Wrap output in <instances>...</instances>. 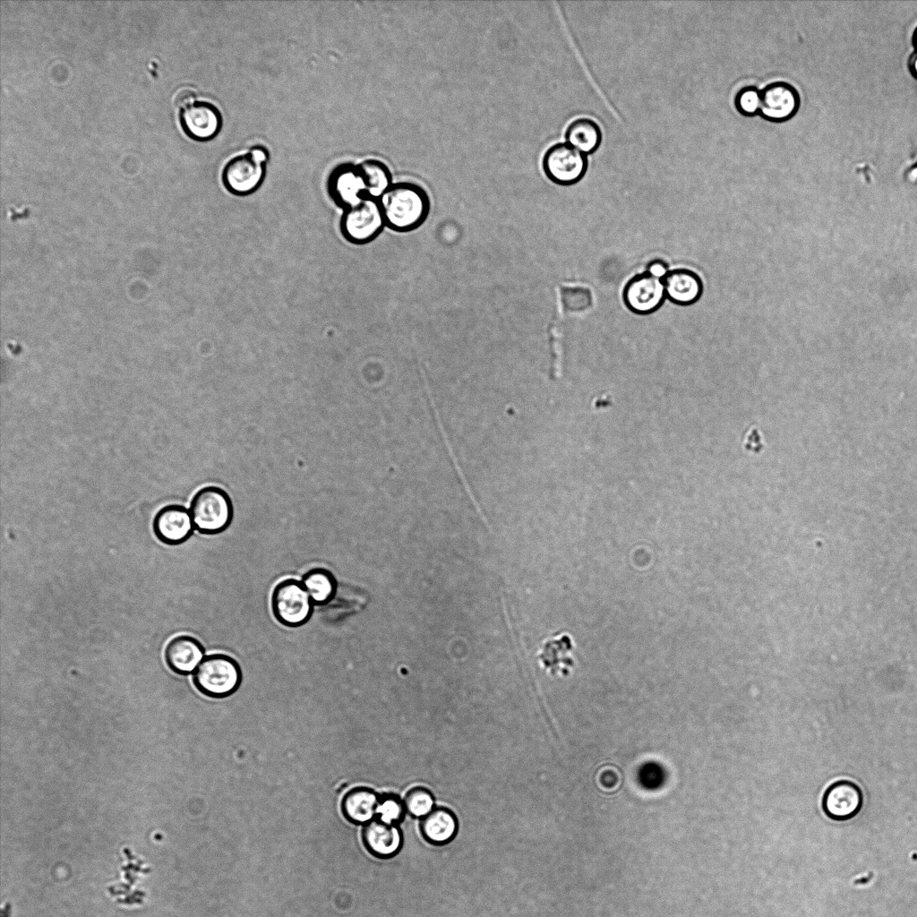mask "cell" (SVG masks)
Wrapping results in <instances>:
<instances>
[{"label":"cell","mask_w":917,"mask_h":917,"mask_svg":"<svg viewBox=\"0 0 917 917\" xmlns=\"http://www.w3.org/2000/svg\"><path fill=\"white\" fill-rule=\"evenodd\" d=\"M666 298L663 279L645 272L633 277L623 290L626 306L638 314H648L657 310Z\"/></svg>","instance_id":"cell-11"},{"label":"cell","mask_w":917,"mask_h":917,"mask_svg":"<svg viewBox=\"0 0 917 917\" xmlns=\"http://www.w3.org/2000/svg\"><path fill=\"white\" fill-rule=\"evenodd\" d=\"M406 811L415 818H423L434 808V797L433 793L424 787H414L410 789L403 799Z\"/></svg>","instance_id":"cell-23"},{"label":"cell","mask_w":917,"mask_h":917,"mask_svg":"<svg viewBox=\"0 0 917 917\" xmlns=\"http://www.w3.org/2000/svg\"><path fill=\"white\" fill-rule=\"evenodd\" d=\"M152 529L161 543L167 545H179L193 536L194 526L191 513L184 506L168 504L155 514Z\"/></svg>","instance_id":"cell-10"},{"label":"cell","mask_w":917,"mask_h":917,"mask_svg":"<svg viewBox=\"0 0 917 917\" xmlns=\"http://www.w3.org/2000/svg\"><path fill=\"white\" fill-rule=\"evenodd\" d=\"M909 69L917 77V53L913 54L909 61Z\"/></svg>","instance_id":"cell-28"},{"label":"cell","mask_w":917,"mask_h":917,"mask_svg":"<svg viewBox=\"0 0 917 917\" xmlns=\"http://www.w3.org/2000/svg\"><path fill=\"white\" fill-rule=\"evenodd\" d=\"M363 838L367 850L375 856L389 858L401 848L403 837L398 825L373 818L365 824Z\"/></svg>","instance_id":"cell-16"},{"label":"cell","mask_w":917,"mask_h":917,"mask_svg":"<svg viewBox=\"0 0 917 917\" xmlns=\"http://www.w3.org/2000/svg\"><path fill=\"white\" fill-rule=\"evenodd\" d=\"M386 227L378 199L364 195L354 205L343 210L339 230L353 244H366L375 240Z\"/></svg>","instance_id":"cell-6"},{"label":"cell","mask_w":917,"mask_h":917,"mask_svg":"<svg viewBox=\"0 0 917 917\" xmlns=\"http://www.w3.org/2000/svg\"><path fill=\"white\" fill-rule=\"evenodd\" d=\"M301 581L315 606L326 605L337 594V578L325 568L310 569L303 575Z\"/></svg>","instance_id":"cell-20"},{"label":"cell","mask_w":917,"mask_h":917,"mask_svg":"<svg viewBox=\"0 0 917 917\" xmlns=\"http://www.w3.org/2000/svg\"><path fill=\"white\" fill-rule=\"evenodd\" d=\"M406 808L403 800L394 794L380 796L376 818L390 824L398 825L405 815Z\"/></svg>","instance_id":"cell-24"},{"label":"cell","mask_w":917,"mask_h":917,"mask_svg":"<svg viewBox=\"0 0 917 917\" xmlns=\"http://www.w3.org/2000/svg\"><path fill=\"white\" fill-rule=\"evenodd\" d=\"M587 289L578 287H565L561 289V298L564 309L567 312L577 313L590 306L581 302V294Z\"/></svg>","instance_id":"cell-26"},{"label":"cell","mask_w":917,"mask_h":917,"mask_svg":"<svg viewBox=\"0 0 917 917\" xmlns=\"http://www.w3.org/2000/svg\"><path fill=\"white\" fill-rule=\"evenodd\" d=\"M270 605L277 621L288 628L306 624L315 606L302 581L293 578H285L274 587Z\"/></svg>","instance_id":"cell-5"},{"label":"cell","mask_w":917,"mask_h":917,"mask_svg":"<svg viewBox=\"0 0 917 917\" xmlns=\"http://www.w3.org/2000/svg\"><path fill=\"white\" fill-rule=\"evenodd\" d=\"M386 227L399 233L420 227L431 210L430 196L421 184L411 181L393 183L378 199Z\"/></svg>","instance_id":"cell-1"},{"label":"cell","mask_w":917,"mask_h":917,"mask_svg":"<svg viewBox=\"0 0 917 917\" xmlns=\"http://www.w3.org/2000/svg\"><path fill=\"white\" fill-rule=\"evenodd\" d=\"M380 796L368 788H356L343 800L345 816L355 823H368L376 817Z\"/></svg>","instance_id":"cell-21"},{"label":"cell","mask_w":917,"mask_h":917,"mask_svg":"<svg viewBox=\"0 0 917 917\" xmlns=\"http://www.w3.org/2000/svg\"><path fill=\"white\" fill-rule=\"evenodd\" d=\"M327 190L331 200L345 210L365 194V184L357 164L343 163L335 167L327 181Z\"/></svg>","instance_id":"cell-12"},{"label":"cell","mask_w":917,"mask_h":917,"mask_svg":"<svg viewBox=\"0 0 917 917\" xmlns=\"http://www.w3.org/2000/svg\"><path fill=\"white\" fill-rule=\"evenodd\" d=\"M267 164L256 159L249 150L232 157L224 165L221 181L230 193L246 196L256 192L266 176Z\"/></svg>","instance_id":"cell-8"},{"label":"cell","mask_w":917,"mask_h":917,"mask_svg":"<svg viewBox=\"0 0 917 917\" xmlns=\"http://www.w3.org/2000/svg\"><path fill=\"white\" fill-rule=\"evenodd\" d=\"M575 642L568 633L545 640L538 652L543 668L553 677H568L576 666Z\"/></svg>","instance_id":"cell-15"},{"label":"cell","mask_w":917,"mask_h":917,"mask_svg":"<svg viewBox=\"0 0 917 917\" xmlns=\"http://www.w3.org/2000/svg\"><path fill=\"white\" fill-rule=\"evenodd\" d=\"M663 282L666 298L680 305L694 304L699 299L703 290L698 275L687 269L669 271Z\"/></svg>","instance_id":"cell-17"},{"label":"cell","mask_w":917,"mask_h":917,"mask_svg":"<svg viewBox=\"0 0 917 917\" xmlns=\"http://www.w3.org/2000/svg\"><path fill=\"white\" fill-rule=\"evenodd\" d=\"M176 104L179 109L182 129L191 139L207 141L215 138L222 127V115L219 109L206 100H198L191 90L177 94Z\"/></svg>","instance_id":"cell-4"},{"label":"cell","mask_w":917,"mask_h":917,"mask_svg":"<svg viewBox=\"0 0 917 917\" xmlns=\"http://www.w3.org/2000/svg\"><path fill=\"white\" fill-rule=\"evenodd\" d=\"M800 104L799 92L792 84L774 81L760 90L758 115L769 122H785L796 115Z\"/></svg>","instance_id":"cell-9"},{"label":"cell","mask_w":917,"mask_h":917,"mask_svg":"<svg viewBox=\"0 0 917 917\" xmlns=\"http://www.w3.org/2000/svg\"><path fill=\"white\" fill-rule=\"evenodd\" d=\"M365 184V194L379 199L394 183L389 166L378 159H366L357 164Z\"/></svg>","instance_id":"cell-22"},{"label":"cell","mask_w":917,"mask_h":917,"mask_svg":"<svg viewBox=\"0 0 917 917\" xmlns=\"http://www.w3.org/2000/svg\"><path fill=\"white\" fill-rule=\"evenodd\" d=\"M646 272L656 279H664L669 272L668 265L664 261L656 259L647 265Z\"/></svg>","instance_id":"cell-27"},{"label":"cell","mask_w":917,"mask_h":917,"mask_svg":"<svg viewBox=\"0 0 917 917\" xmlns=\"http://www.w3.org/2000/svg\"><path fill=\"white\" fill-rule=\"evenodd\" d=\"M862 802V793L856 784L839 780L826 790L822 809L829 818L844 821L855 817L861 810Z\"/></svg>","instance_id":"cell-13"},{"label":"cell","mask_w":917,"mask_h":917,"mask_svg":"<svg viewBox=\"0 0 917 917\" xmlns=\"http://www.w3.org/2000/svg\"><path fill=\"white\" fill-rule=\"evenodd\" d=\"M734 107L744 116L758 115L760 90L751 85L740 89L734 97Z\"/></svg>","instance_id":"cell-25"},{"label":"cell","mask_w":917,"mask_h":917,"mask_svg":"<svg viewBox=\"0 0 917 917\" xmlns=\"http://www.w3.org/2000/svg\"><path fill=\"white\" fill-rule=\"evenodd\" d=\"M421 832L429 843L441 845L451 841L458 830V820L454 813L442 807L434 808L421 818Z\"/></svg>","instance_id":"cell-18"},{"label":"cell","mask_w":917,"mask_h":917,"mask_svg":"<svg viewBox=\"0 0 917 917\" xmlns=\"http://www.w3.org/2000/svg\"><path fill=\"white\" fill-rule=\"evenodd\" d=\"M566 142L586 155L596 152L601 145L603 134L599 124L588 117L571 121L565 131Z\"/></svg>","instance_id":"cell-19"},{"label":"cell","mask_w":917,"mask_h":917,"mask_svg":"<svg viewBox=\"0 0 917 917\" xmlns=\"http://www.w3.org/2000/svg\"><path fill=\"white\" fill-rule=\"evenodd\" d=\"M541 166L545 176L562 186L578 183L588 168L586 154L568 142H556L544 151Z\"/></svg>","instance_id":"cell-7"},{"label":"cell","mask_w":917,"mask_h":917,"mask_svg":"<svg viewBox=\"0 0 917 917\" xmlns=\"http://www.w3.org/2000/svg\"><path fill=\"white\" fill-rule=\"evenodd\" d=\"M195 689L210 698H226L239 689L243 673L239 663L224 653L206 656L193 673Z\"/></svg>","instance_id":"cell-2"},{"label":"cell","mask_w":917,"mask_h":917,"mask_svg":"<svg viewBox=\"0 0 917 917\" xmlns=\"http://www.w3.org/2000/svg\"><path fill=\"white\" fill-rule=\"evenodd\" d=\"M205 654V647L199 639L190 635H178L166 645L164 659L171 672L185 676L193 674Z\"/></svg>","instance_id":"cell-14"},{"label":"cell","mask_w":917,"mask_h":917,"mask_svg":"<svg viewBox=\"0 0 917 917\" xmlns=\"http://www.w3.org/2000/svg\"><path fill=\"white\" fill-rule=\"evenodd\" d=\"M190 513L194 528L203 535H217L231 524L234 508L231 498L222 488L204 486L193 496Z\"/></svg>","instance_id":"cell-3"},{"label":"cell","mask_w":917,"mask_h":917,"mask_svg":"<svg viewBox=\"0 0 917 917\" xmlns=\"http://www.w3.org/2000/svg\"><path fill=\"white\" fill-rule=\"evenodd\" d=\"M913 44L917 47V29L915 30L913 37Z\"/></svg>","instance_id":"cell-29"}]
</instances>
